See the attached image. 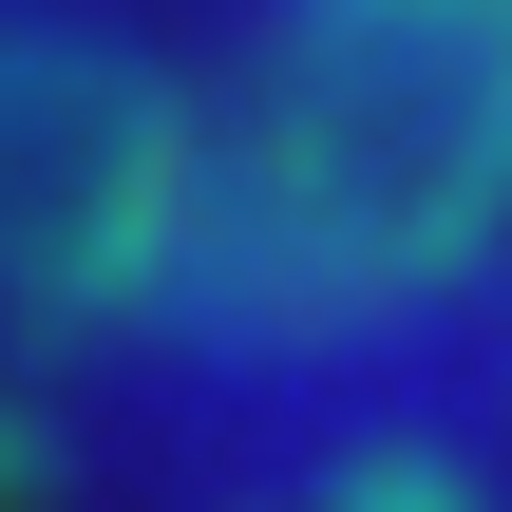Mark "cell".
<instances>
[{
	"instance_id": "1",
	"label": "cell",
	"mask_w": 512,
	"mask_h": 512,
	"mask_svg": "<svg viewBox=\"0 0 512 512\" xmlns=\"http://www.w3.org/2000/svg\"><path fill=\"white\" fill-rule=\"evenodd\" d=\"M0 512H512V0H0Z\"/></svg>"
}]
</instances>
